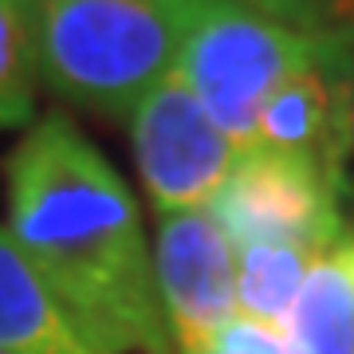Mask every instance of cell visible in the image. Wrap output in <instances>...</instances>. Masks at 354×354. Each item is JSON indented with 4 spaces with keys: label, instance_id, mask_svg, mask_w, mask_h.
Here are the masks:
<instances>
[{
    "label": "cell",
    "instance_id": "cell-1",
    "mask_svg": "<svg viewBox=\"0 0 354 354\" xmlns=\"http://www.w3.org/2000/svg\"><path fill=\"white\" fill-rule=\"evenodd\" d=\"M8 236L99 354H169L138 201L99 146L44 114L4 165Z\"/></svg>",
    "mask_w": 354,
    "mask_h": 354
},
{
    "label": "cell",
    "instance_id": "cell-2",
    "mask_svg": "<svg viewBox=\"0 0 354 354\" xmlns=\"http://www.w3.org/2000/svg\"><path fill=\"white\" fill-rule=\"evenodd\" d=\"M205 0H39L44 83L102 118L130 111L174 71Z\"/></svg>",
    "mask_w": 354,
    "mask_h": 354
},
{
    "label": "cell",
    "instance_id": "cell-3",
    "mask_svg": "<svg viewBox=\"0 0 354 354\" xmlns=\"http://www.w3.org/2000/svg\"><path fill=\"white\" fill-rule=\"evenodd\" d=\"M335 32H299L244 0H205L174 71L197 95L232 146L256 142V118L272 91L311 64Z\"/></svg>",
    "mask_w": 354,
    "mask_h": 354
},
{
    "label": "cell",
    "instance_id": "cell-4",
    "mask_svg": "<svg viewBox=\"0 0 354 354\" xmlns=\"http://www.w3.org/2000/svg\"><path fill=\"white\" fill-rule=\"evenodd\" d=\"M339 193L342 185H335L307 158L252 142L236 153L209 213L225 228L228 241L241 248L283 244L311 256H327L346 241Z\"/></svg>",
    "mask_w": 354,
    "mask_h": 354
},
{
    "label": "cell",
    "instance_id": "cell-5",
    "mask_svg": "<svg viewBox=\"0 0 354 354\" xmlns=\"http://www.w3.org/2000/svg\"><path fill=\"white\" fill-rule=\"evenodd\" d=\"M130 146L142 185L162 216L209 209L241 153L177 71L130 111Z\"/></svg>",
    "mask_w": 354,
    "mask_h": 354
},
{
    "label": "cell",
    "instance_id": "cell-6",
    "mask_svg": "<svg viewBox=\"0 0 354 354\" xmlns=\"http://www.w3.org/2000/svg\"><path fill=\"white\" fill-rule=\"evenodd\" d=\"M153 283L169 342L181 354H205L236 315V256L209 209L162 216Z\"/></svg>",
    "mask_w": 354,
    "mask_h": 354
},
{
    "label": "cell",
    "instance_id": "cell-7",
    "mask_svg": "<svg viewBox=\"0 0 354 354\" xmlns=\"http://www.w3.org/2000/svg\"><path fill=\"white\" fill-rule=\"evenodd\" d=\"M256 142L307 158L342 185L354 153V39L335 32L311 64L291 71L256 118Z\"/></svg>",
    "mask_w": 354,
    "mask_h": 354
},
{
    "label": "cell",
    "instance_id": "cell-8",
    "mask_svg": "<svg viewBox=\"0 0 354 354\" xmlns=\"http://www.w3.org/2000/svg\"><path fill=\"white\" fill-rule=\"evenodd\" d=\"M0 351L4 354H99L75 323L67 319L59 299L48 283L36 276V268L24 260L0 228Z\"/></svg>",
    "mask_w": 354,
    "mask_h": 354
},
{
    "label": "cell",
    "instance_id": "cell-9",
    "mask_svg": "<svg viewBox=\"0 0 354 354\" xmlns=\"http://www.w3.org/2000/svg\"><path fill=\"white\" fill-rule=\"evenodd\" d=\"M288 354H354V288L335 252L319 256L283 327Z\"/></svg>",
    "mask_w": 354,
    "mask_h": 354
},
{
    "label": "cell",
    "instance_id": "cell-10",
    "mask_svg": "<svg viewBox=\"0 0 354 354\" xmlns=\"http://www.w3.org/2000/svg\"><path fill=\"white\" fill-rule=\"evenodd\" d=\"M315 260L319 256L304 252V248H283V244L241 248V264H236V311H241V319L283 330Z\"/></svg>",
    "mask_w": 354,
    "mask_h": 354
},
{
    "label": "cell",
    "instance_id": "cell-11",
    "mask_svg": "<svg viewBox=\"0 0 354 354\" xmlns=\"http://www.w3.org/2000/svg\"><path fill=\"white\" fill-rule=\"evenodd\" d=\"M39 79V0H0V130L32 122Z\"/></svg>",
    "mask_w": 354,
    "mask_h": 354
},
{
    "label": "cell",
    "instance_id": "cell-12",
    "mask_svg": "<svg viewBox=\"0 0 354 354\" xmlns=\"http://www.w3.org/2000/svg\"><path fill=\"white\" fill-rule=\"evenodd\" d=\"M205 354H288V351H283V330L252 323V319H232Z\"/></svg>",
    "mask_w": 354,
    "mask_h": 354
},
{
    "label": "cell",
    "instance_id": "cell-13",
    "mask_svg": "<svg viewBox=\"0 0 354 354\" xmlns=\"http://www.w3.org/2000/svg\"><path fill=\"white\" fill-rule=\"evenodd\" d=\"M244 4H252L264 16L283 20L299 32H339L327 24V0H244Z\"/></svg>",
    "mask_w": 354,
    "mask_h": 354
},
{
    "label": "cell",
    "instance_id": "cell-14",
    "mask_svg": "<svg viewBox=\"0 0 354 354\" xmlns=\"http://www.w3.org/2000/svg\"><path fill=\"white\" fill-rule=\"evenodd\" d=\"M335 260L342 264V272H346V279H351V288H354V236H346V241L335 248Z\"/></svg>",
    "mask_w": 354,
    "mask_h": 354
},
{
    "label": "cell",
    "instance_id": "cell-15",
    "mask_svg": "<svg viewBox=\"0 0 354 354\" xmlns=\"http://www.w3.org/2000/svg\"><path fill=\"white\" fill-rule=\"evenodd\" d=\"M346 20H351V24L342 28V36H351V39H354V0L346 4Z\"/></svg>",
    "mask_w": 354,
    "mask_h": 354
}]
</instances>
